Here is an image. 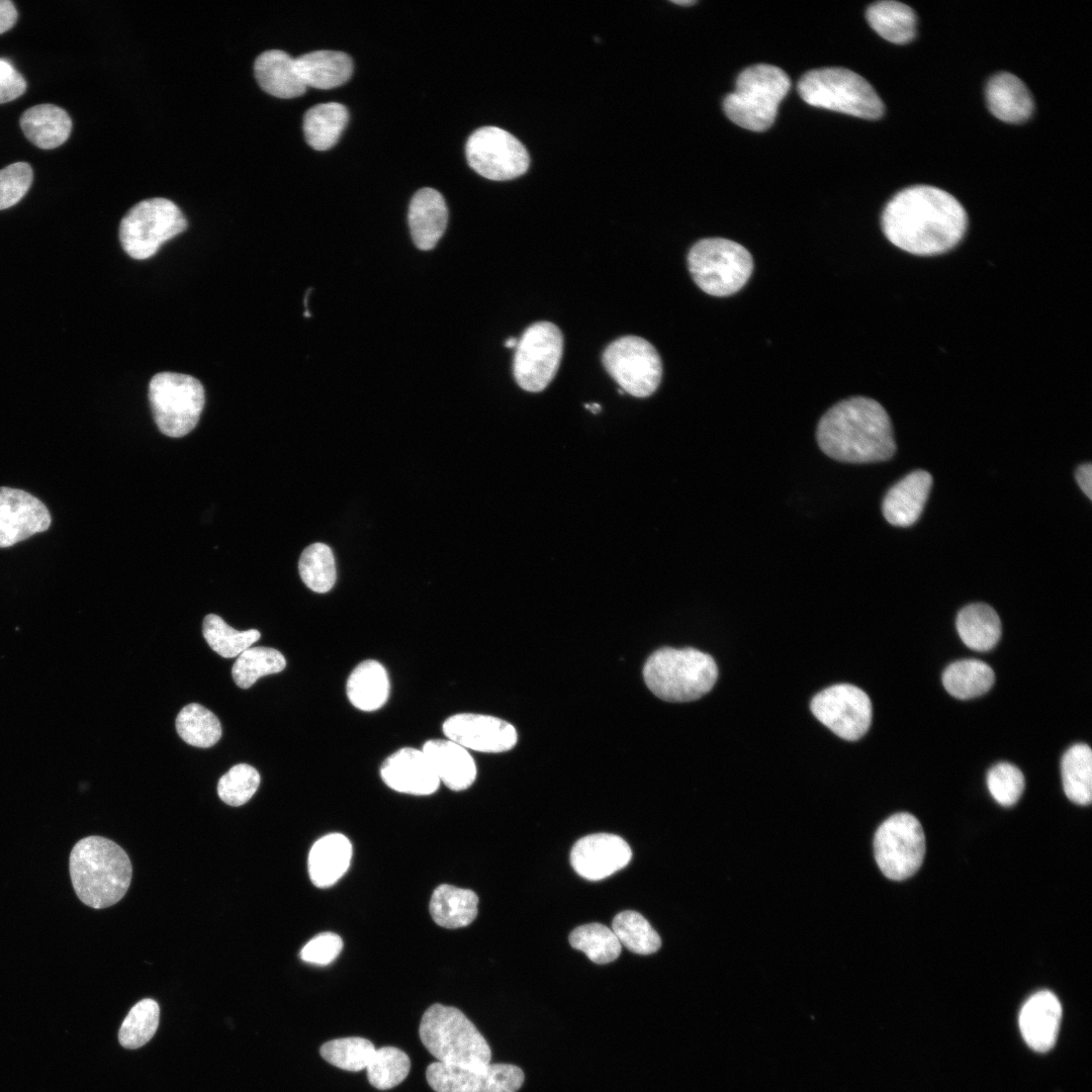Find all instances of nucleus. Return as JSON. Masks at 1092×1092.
<instances>
[{
    "label": "nucleus",
    "mask_w": 1092,
    "mask_h": 1092,
    "mask_svg": "<svg viewBox=\"0 0 1092 1092\" xmlns=\"http://www.w3.org/2000/svg\"><path fill=\"white\" fill-rule=\"evenodd\" d=\"M32 177L31 167L24 162L0 170V210L13 206L26 194Z\"/></svg>",
    "instance_id": "09e8293b"
},
{
    "label": "nucleus",
    "mask_w": 1092,
    "mask_h": 1092,
    "mask_svg": "<svg viewBox=\"0 0 1092 1092\" xmlns=\"http://www.w3.org/2000/svg\"><path fill=\"white\" fill-rule=\"evenodd\" d=\"M612 930L621 945L638 954H650L661 945L658 933L650 923L636 911L618 913L612 923Z\"/></svg>",
    "instance_id": "58836bf2"
},
{
    "label": "nucleus",
    "mask_w": 1092,
    "mask_h": 1092,
    "mask_svg": "<svg viewBox=\"0 0 1092 1092\" xmlns=\"http://www.w3.org/2000/svg\"><path fill=\"white\" fill-rule=\"evenodd\" d=\"M718 677L713 657L698 649L663 647L643 666L647 688L666 702H690L712 690Z\"/></svg>",
    "instance_id": "20e7f679"
},
{
    "label": "nucleus",
    "mask_w": 1092,
    "mask_h": 1092,
    "mask_svg": "<svg viewBox=\"0 0 1092 1092\" xmlns=\"http://www.w3.org/2000/svg\"><path fill=\"white\" fill-rule=\"evenodd\" d=\"M810 707L822 724L845 740L859 739L871 726V700L862 690L849 684L821 691L812 699Z\"/></svg>",
    "instance_id": "2eb2a0df"
},
{
    "label": "nucleus",
    "mask_w": 1092,
    "mask_h": 1092,
    "mask_svg": "<svg viewBox=\"0 0 1092 1092\" xmlns=\"http://www.w3.org/2000/svg\"><path fill=\"white\" fill-rule=\"evenodd\" d=\"M672 3L682 6H690L697 3L695 0H673Z\"/></svg>",
    "instance_id": "4d7b16f0"
},
{
    "label": "nucleus",
    "mask_w": 1092,
    "mask_h": 1092,
    "mask_svg": "<svg viewBox=\"0 0 1092 1092\" xmlns=\"http://www.w3.org/2000/svg\"><path fill=\"white\" fill-rule=\"evenodd\" d=\"M260 781L255 767L247 763L236 764L219 779L218 797L230 806H242L256 793Z\"/></svg>",
    "instance_id": "49530a36"
},
{
    "label": "nucleus",
    "mask_w": 1092,
    "mask_h": 1092,
    "mask_svg": "<svg viewBox=\"0 0 1092 1092\" xmlns=\"http://www.w3.org/2000/svg\"><path fill=\"white\" fill-rule=\"evenodd\" d=\"M412 239L418 249H433L443 236L448 209L444 197L437 190L425 187L413 196L407 213Z\"/></svg>",
    "instance_id": "5701e85b"
},
{
    "label": "nucleus",
    "mask_w": 1092,
    "mask_h": 1092,
    "mask_svg": "<svg viewBox=\"0 0 1092 1092\" xmlns=\"http://www.w3.org/2000/svg\"><path fill=\"white\" fill-rule=\"evenodd\" d=\"M295 68L306 87L333 89L350 79L353 62L346 53L320 50L295 58Z\"/></svg>",
    "instance_id": "bb28decb"
},
{
    "label": "nucleus",
    "mask_w": 1092,
    "mask_h": 1092,
    "mask_svg": "<svg viewBox=\"0 0 1092 1092\" xmlns=\"http://www.w3.org/2000/svg\"><path fill=\"white\" fill-rule=\"evenodd\" d=\"M563 352V337L554 324L538 322L526 329L518 341L513 371L526 391L539 392L554 378Z\"/></svg>",
    "instance_id": "ddd939ff"
},
{
    "label": "nucleus",
    "mask_w": 1092,
    "mask_h": 1092,
    "mask_svg": "<svg viewBox=\"0 0 1092 1092\" xmlns=\"http://www.w3.org/2000/svg\"><path fill=\"white\" fill-rule=\"evenodd\" d=\"M443 733L465 749L479 752H504L512 749L518 740L517 731L509 722L473 713H459L447 718Z\"/></svg>",
    "instance_id": "f3484780"
},
{
    "label": "nucleus",
    "mask_w": 1092,
    "mask_h": 1092,
    "mask_svg": "<svg viewBox=\"0 0 1092 1092\" xmlns=\"http://www.w3.org/2000/svg\"><path fill=\"white\" fill-rule=\"evenodd\" d=\"M374 1052V1044L359 1036L333 1039L320 1049L321 1056L328 1063L351 1072L366 1069Z\"/></svg>",
    "instance_id": "a18cd8bd"
},
{
    "label": "nucleus",
    "mask_w": 1092,
    "mask_h": 1092,
    "mask_svg": "<svg viewBox=\"0 0 1092 1092\" xmlns=\"http://www.w3.org/2000/svg\"><path fill=\"white\" fill-rule=\"evenodd\" d=\"M285 666L286 660L280 651L264 646L249 647L237 656L232 675L238 687L248 689L260 677L278 673Z\"/></svg>",
    "instance_id": "4c0bfd02"
},
{
    "label": "nucleus",
    "mask_w": 1092,
    "mask_h": 1092,
    "mask_svg": "<svg viewBox=\"0 0 1092 1092\" xmlns=\"http://www.w3.org/2000/svg\"><path fill=\"white\" fill-rule=\"evenodd\" d=\"M696 284L713 296H727L741 289L753 270L752 257L740 244L722 238L697 242L688 255Z\"/></svg>",
    "instance_id": "6e6552de"
},
{
    "label": "nucleus",
    "mask_w": 1092,
    "mask_h": 1092,
    "mask_svg": "<svg viewBox=\"0 0 1092 1092\" xmlns=\"http://www.w3.org/2000/svg\"><path fill=\"white\" fill-rule=\"evenodd\" d=\"M176 730L186 743L201 748L213 746L222 732L218 718L197 703L188 704L180 710Z\"/></svg>",
    "instance_id": "e433bc0d"
},
{
    "label": "nucleus",
    "mask_w": 1092,
    "mask_h": 1092,
    "mask_svg": "<svg viewBox=\"0 0 1092 1092\" xmlns=\"http://www.w3.org/2000/svg\"><path fill=\"white\" fill-rule=\"evenodd\" d=\"M798 92L809 105L864 119H878L884 103L873 86L857 73L839 67L811 70L798 82Z\"/></svg>",
    "instance_id": "0eeeda50"
},
{
    "label": "nucleus",
    "mask_w": 1092,
    "mask_h": 1092,
    "mask_svg": "<svg viewBox=\"0 0 1092 1092\" xmlns=\"http://www.w3.org/2000/svg\"><path fill=\"white\" fill-rule=\"evenodd\" d=\"M343 948L342 938L333 932H324L311 938L301 949L302 961L325 966L332 963Z\"/></svg>",
    "instance_id": "8fccbe9b"
},
{
    "label": "nucleus",
    "mask_w": 1092,
    "mask_h": 1092,
    "mask_svg": "<svg viewBox=\"0 0 1092 1092\" xmlns=\"http://www.w3.org/2000/svg\"><path fill=\"white\" fill-rule=\"evenodd\" d=\"M26 90V81L6 59H0V104L12 101Z\"/></svg>",
    "instance_id": "3c124183"
},
{
    "label": "nucleus",
    "mask_w": 1092,
    "mask_h": 1092,
    "mask_svg": "<svg viewBox=\"0 0 1092 1092\" xmlns=\"http://www.w3.org/2000/svg\"><path fill=\"white\" fill-rule=\"evenodd\" d=\"M382 781L404 794L427 796L435 793L440 781L422 751L403 747L389 755L380 767Z\"/></svg>",
    "instance_id": "aec40b11"
},
{
    "label": "nucleus",
    "mask_w": 1092,
    "mask_h": 1092,
    "mask_svg": "<svg viewBox=\"0 0 1092 1092\" xmlns=\"http://www.w3.org/2000/svg\"><path fill=\"white\" fill-rule=\"evenodd\" d=\"M478 897L469 889L440 885L432 895L430 912L434 921L446 928L469 925L477 915Z\"/></svg>",
    "instance_id": "7c9ffc66"
},
{
    "label": "nucleus",
    "mask_w": 1092,
    "mask_h": 1092,
    "mask_svg": "<svg viewBox=\"0 0 1092 1092\" xmlns=\"http://www.w3.org/2000/svg\"><path fill=\"white\" fill-rule=\"evenodd\" d=\"M420 1037L437 1062L481 1069L489 1064L490 1048L476 1026L459 1009L436 1003L421 1020Z\"/></svg>",
    "instance_id": "39448f33"
},
{
    "label": "nucleus",
    "mask_w": 1092,
    "mask_h": 1092,
    "mask_svg": "<svg viewBox=\"0 0 1092 1092\" xmlns=\"http://www.w3.org/2000/svg\"><path fill=\"white\" fill-rule=\"evenodd\" d=\"M410 1069L408 1056L394 1046L375 1050L366 1067L369 1083L379 1090H387L400 1084Z\"/></svg>",
    "instance_id": "37998d69"
},
{
    "label": "nucleus",
    "mask_w": 1092,
    "mask_h": 1092,
    "mask_svg": "<svg viewBox=\"0 0 1092 1092\" xmlns=\"http://www.w3.org/2000/svg\"><path fill=\"white\" fill-rule=\"evenodd\" d=\"M603 364L623 391L636 396L651 395L662 376V364L656 349L645 339L625 336L612 342L604 351Z\"/></svg>",
    "instance_id": "f8f14e48"
},
{
    "label": "nucleus",
    "mask_w": 1092,
    "mask_h": 1092,
    "mask_svg": "<svg viewBox=\"0 0 1092 1092\" xmlns=\"http://www.w3.org/2000/svg\"><path fill=\"white\" fill-rule=\"evenodd\" d=\"M968 215L950 193L915 185L896 193L882 213V230L899 249L917 256H935L953 249L964 238Z\"/></svg>",
    "instance_id": "f257e3e1"
},
{
    "label": "nucleus",
    "mask_w": 1092,
    "mask_h": 1092,
    "mask_svg": "<svg viewBox=\"0 0 1092 1092\" xmlns=\"http://www.w3.org/2000/svg\"><path fill=\"white\" fill-rule=\"evenodd\" d=\"M790 87V78L779 67L750 66L739 74L734 91L724 98V112L740 127L763 131L775 122L779 104Z\"/></svg>",
    "instance_id": "423d86ee"
},
{
    "label": "nucleus",
    "mask_w": 1092,
    "mask_h": 1092,
    "mask_svg": "<svg viewBox=\"0 0 1092 1092\" xmlns=\"http://www.w3.org/2000/svg\"><path fill=\"white\" fill-rule=\"evenodd\" d=\"M298 569L305 585L315 593H327L336 582L334 554L326 544L314 543L305 548L300 555Z\"/></svg>",
    "instance_id": "79ce46f5"
},
{
    "label": "nucleus",
    "mask_w": 1092,
    "mask_h": 1092,
    "mask_svg": "<svg viewBox=\"0 0 1092 1092\" xmlns=\"http://www.w3.org/2000/svg\"><path fill=\"white\" fill-rule=\"evenodd\" d=\"M426 1077L436 1092H517L525 1080L522 1069L511 1064L471 1069L435 1062Z\"/></svg>",
    "instance_id": "dca6fc26"
},
{
    "label": "nucleus",
    "mask_w": 1092,
    "mask_h": 1092,
    "mask_svg": "<svg viewBox=\"0 0 1092 1092\" xmlns=\"http://www.w3.org/2000/svg\"><path fill=\"white\" fill-rule=\"evenodd\" d=\"M1076 480L1085 493V495L1092 498V465L1090 462L1082 464L1076 471Z\"/></svg>",
    "instance_id": "864d4df0"
},
{
    "label": "nucleus",
    "mask_w": 1092,
    "mask_h": 1092,
    "mask_svg": "<svg viewBox=\"0 0 1092 1092\" xmlns=\"http://www.w3.org/2000/svg\"><path fill=\"white\" fill-rule=\"evenodd\" d=\"M570 945L586 954L596 964L615 961L622 949L612 929L601 923H588L576 927L569 934Z\"/></svg>",
    "instance_id": "ea45409f"
},
{
    "label": "nucleus",
    "mask_w": 1092,
    "mask_h": 1092,
    "mask_svg": "<svg viewBox=\"0 0 1092 1092\" xmlns=\"http://www.w3.org/2000/svg\"><path fill=\"white\" fill-rule=\"evenodd\" d=\"M1062 1019V1005L1051 991L1030 996L1019 1013V1028L1027 1045L1036 1052H1048L1056 1043Z\"/></svg>",
    "instance_id": "412c9836"
},
{
    "label": "nucleus",
    "mask_w": 1092,
    "mask_h": 1092,
    "mask_svg": "<svg viewBox=\"0 0 1092 1092\" xmlns=\"http://www.w3.org/2000/svg\"><path fill=\"white\" fill-rule=\"evenodd\" d=\"M962 641L976 651L992 649L1001 636V621L996 611L982 603L963 608L957 617Z\"/></svg>",
    "instance_id": "2f4dec72"
},
{
    "label": "nucleus",
    "mask_w": 1092,
    "mask_h": 1092,
    "mask_svg": "<svg viewBox=\"0 0 1092 1092\" xmlns=\"http://www.w3.org/2000/svg\"><path fill=\"white\" fill-rule=\"evenodd\" d=\"M202 633L209 647L225 658L240 655L261 637L259 630L238 631L215 614L205 616Z\"/></svg>",
    "instance_id": "a19ab883"
},
{
    "label": "nucleus",
    "mask_w": 1092,
    "mask_h": 1092,
    "mask_svg": "<svg viewBox=\"0 0 1092 1092\" xmlns=\"http://www.w3.org/2000/svg\"><path fill=\"white\" fill-rule=\"evenodd\" d=\"M422 751L432 768L452 791L468 789L476 779L477 768L467 749L449 739H431L424 743Z\"/></svg>",
    "instance_id": "b1692460"
},
{
    "label": "nucleus",
    "mask_w": 1092,
    "mask_h": 1092,
    "mask_svg": "<svg viewBox=\"0 0 1092 1092\" xmlns=\"http://www.w3.org/2000/svg\"><path fill=\"white\" fill-rule=\"evenodd\" d=\"M352 857V844L341 833H331L316 840L308 854V873L318 888L334 885L346 873Z\"/></svg>",
    "instance_id": "cd10ccee"
},
{
    "label": "nucleus",
    "mask_w": 1092,
    "mask_h": 1092,
    "mask_svg": "<svg viewBox=\"0 0 1092 1092\" xmlns=\"http://www.w3.org/2000/svg\"><path fill=\"white\" fill-rule=\"evenodd\" d=\"M131 863L115 842L101 836L79 840L70 854V875L78 898L101 909L117 903L131 880Z\"/></svg>",
    "instance_id": "7ed1b4c3"
},
{
    "label": "nucleus",
    "mask_w": 1092,
    "mask_h": 1092,
    "mask_svg": "<svg viewBox=\"0 0 1092 1092\" xmlns=\"http://www.w3.org/2000/svg\"><path fill=\"white\" fill-rule=\"evenodd\" d=\"M52 518L42 502L17 488L0 487V548L47 531Z\"/></svg>",
    "instance_id": "a211bd4d"
},
{
    "label": "nucleus",
    "mask_w": 1092,
    "mask_h": 1092,
    "mask_svg": "<svg viewBox=\"0 0 1092 1092\" xmlns=\"http://www.w3.org/2000/svg\"><path fill=\"white\" fill-rule=\"evenodd\" d=\"M632 857L629 844L620 836L596 833L578 839L570 851L573 870L589 881L603 880L625 868Z\"/></svg>",
    "instance_id": "6ab92c4d"
},
{
    "label": "nucleus",
    "mask_w": 1092,
    "mask_h": 1092,
    "mask_svg": "<svg viewBox=\"0 0 1092 1092\" xmlns=\"http://www.w3.org/2000/svg\"><path fill=\"white\" fill-rule=\"evenodd\" d=\"M20 126L33 145L50 150L68 140L72 129V120L63 108L54 104H39L22 113Z\"/></svg>",
    "instance_id": "c85d7f7f"
},
{
    "label": "nucleus",
    "mask_w": 1092,
    "mask_h": 1092,
    "mask_svg": "<svg viewBox=\"0 0 1092 1092\" xmlns=\"http://www.w3.org/2000/svg\"><path fill=\"white\" fill-rule=\"evenodd\" d=\"M186 229L187 220L173 201L154 197L138 202L125 213L119 224V240L127 255L145 260Z\"/></svg>",
    "instance_id": "9d476101"
},
{
    "label": "nucleus",
    "mask_w": 1092,
    "mask_h": 1092,
    "mask_svg": "<svg viewBox=\"0 0 1092 1092\" xmlns=\"http://www.w3.org/2000/svg\"><path fill=\"white\" fill-rule=\"evenodd\" d=\"M584 406L594 414H597L601 411V405L599 403H586Z\"/></svg>",
    "instance_id": "6e6d98bb"
},
{
    "label": "nucleus",
    "mask_w": 1092,
    "mask_h": 1092,
    "mask_svg": "<svg viewBox=\"0 0 1092 1092\" xmlns=\"http://www.w3.org/2000/svg\"><path fill=\"white\" fill-rule=\"evenodd\" d=\"M149 400L159 430L179 438L196 427L205 402L204 388L191 375L160 372L150 381Z\"/></svg>",
    "instance_id": "1a4fd4ad"
},
{
    "label": "nucleus",
    "mask_w": 1092,
    "mask_h": 1092,
    "mask_svg": "<svg viewBox=\"0 0 1092 1092\" xmlns=\"http://www.w3.org/2000/svg\"><path fill=\"white\" fill-rule=\"evenodd\" d=\"M349 119L347 108L337 102L310 107L303 116L306 143L316 151H327L339 141Z\"/></svg>",
    "instance_id": "72a5a7b5"
},
{
    "label": "nucleus",
    "mask_w": 1092,
    "mask_h": 1092,
    "mask_svg": "<svg viewBox=\"0 0 1092 1092\" xmlns=\"http://www.w3.org/2000/svg\"><path fill=\"white\" fill-rule=\"evenodd\" d=\"M932 485V476L915 470L894 484L883 500L885 519L894 526L908 527L920 517Z\"/></svg>",
    "instance_id": "4be33fe9"
},
{
    "label": "nucleus",
    "mask_w": 1092,
    "mask_h": 1092,
    "mask_svg": "<svg viewBox=\"0 0 1092 1092\" xmlns=\"http://www.w3.org/2000/svg\"><path fill=\"white\" fill-rule=\"evenodd\" d=\"M518 341L519 340L517 338L511 337V338L506 340L505 347H507V348H516L517 345H518Z\"/></svg>",
    "instance_id": "5fc2aeb1"
},
{
    "label": "nucleus",
    "mask_w": 1092,
    "mask_h": 1092,
    "mask_svg": "<svg viewBox=\"0 0 1092 1092\" xmlns=\"http://www.w3.org/2000/svg\"><path fill=\"white\" fill-rule=\"evenodd\" d=\"M254 75L259 86L278 98H294L306 91L295 68V58L281 50H268L254 62Z\"/></svg>",
    "instance_id": "a878e982"
},
{
    "label": "nucleus",
    "mask_w": 1092,
    "mask_h": 1092,
    "mask_svg": "<svg viewBox=\"0 0 1092 1092\" xmlns=\"http://www.w3.org/2000/svg\"><path fill=\"white\" fill-rule=\"evenodd\" d=\"M389 689L385 667L373 659L360 662L347 680V697L350 703L364 712L380 709L388 699Z\"/></svg>",
    "instance_id": "c756f323"
},
{
    "label": "nucleus",
    "mask_w": 1092,
    "mask_h": 1092,
    "mask_svg": "<svg viewBox=\"0 0 1092 1092\" xmlns=\"http://www.w3.org/2000/svg\"><path fill=\"white\" fill-rule=\"evenodd\" d=\"M925 835L913 815L901 812L886 819L874 838L876 861L888 879L902 881L913 876L925 855Z\"/></svg>",
    "instance_id": "9b49d317"
},
{
    "label": "nucleus",
    "mask_w": 1092,
    "mask_h": 1092,
    "mask_svg": "<svg viewBox=\"0 0 1092 1092\" xmlns=\"http://www.w3.org/2000/svg\"><path fill=\"white\" fill-rule=\"evenodd\" d=\"M160 1017V1008L156 1001L144 999L138 1002L124 1018L118 1032V1039L126 1049H138L147 1043L155 1034Z\"/></svg>",
    "instance_id": "c03bdc74"
},
{
    "label": "nucleus",
    "mask_w": 1092,
    "mask_h": 1092,
    "mask_svg": "<svg viewBox=\"0 0 1092 1092\" xmlns=\"http://www.w3.org/2000/svg\"><path fill=\"white\" fill-rule=\"evenodd\" d=\"M1063 788L1066 796L1078 805L1092 800V751L1089 745H1072L1061 762Z\"/></svg>",
    "instance_id": "c9c22d12"
},
{
    "label": "nucleus",
    "mask_w": 1092,
    "mask_h": 1092,
    "mask_svg": "<svg viewBox=\"0 0 1092 1092\" xmlns=\"http://www.w3.org/2000/svg\"><path fill=\"white\" fill-rule=\"evenodd\" d=\"M465 153L468 165L480 176L493 181L517 178L526 173L530 164L524 145L496 126H483L473 131L467 140Z\"/></svg>",
    "instance_id": "4468645a"
},
{
    "label": "nucleus",
    "mask_w": 1092,
    "mask_h": 1092,
    "mask_svg": "<svg viewBox=\"0 0 1092 1092\" xmlns=\"http://www.w3.org/2000/svg\"><path fill=\"white\" fill-rule=\"evenodd\" d=\"M994 680L993 669L978 659L954 661L942 673V684L946 692L961 700L984 695L991 689Z\"/></svg>",
    "instance_id": "f704fd0d"
},
{
    "label": "nucleus",
    "mask_w": 1092,
    "mask_h": 1092,
    "mask_svg": "<svg viewBox=\"0 0 1092 1092\" xmlns=\"http://www.w3.org/2000/svg\"><path fill=\"white\" fill-rule=\"evenodd\" d=\"M986 100L992 114L1008 123L1023 122L1033 112V100L1029 90L1011 73H998L988 81Z\"/></svg>",
    "instance_id": "393cba45"
},
{
    "label": "nucleus",
    "mask_w": 1092,
    "mask_h": 1092,
    "mask_svg": "<svg viewBox=\"0 0 1092 1092\" xmlns=\"http://www.w3.org/2000/svg\"><path fill=\"white\" fill-rule=\"evenodd\" d=\"M817 442L830 458L848 463H872L896 451L893 428L877 400L853 396L830 407L817 426Z\"/></svg>",
    "instance_id": "f03ea898"
},
{
    "label": "nucleus",
    "mask_w": 1092,
    "mask_h": 1092,
    "mask_svg": "<svg viewBox=\"0 0 1092 1092\" xmlns=\"http://www.w3.org/2000/svg\"><path fill=\"white\" fill-rule=\"evenodd\" d=\"M17 20V11L9 0H0V34L9 30Z\"/></svg>",
    "instance_id": "603ef678"
},
{
    "label": "nucleus",
    "mask_w": 1092,
    "mask_h": 1092,
    "mask_svg": "<svg viewBox=\"0 0 1092 1092\" xmlns=\"http://www.w3.org/2000/svg\"><path fill=\"white\" fill-rule=\"evenodd\" d=\"M1024 786L1023 774L1009 762H999L987 774V787L990 794L1004 807H1010L1020 799Z\"/></svg>",
    "instance_id": "de8ad7c7"
},
{
    "label": "nucleus",
    "mask_w": 1092,
    "mask_h": 1092,
    "mask_svg": "<svg viewBox=\"0 0 1092 1092\" xmlns=\"http://www.w3.org/2000/svg\"><path fill=\"white\" fill-rule=\"evenodd\" d=\"M866 15L871 27L890 42L904 44L915 37L916 14L904 3L879 1L869 6Z\"/></svg>",
    "instance_id": "473e14b6"
}]
</instances>
